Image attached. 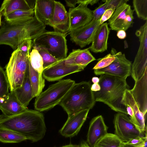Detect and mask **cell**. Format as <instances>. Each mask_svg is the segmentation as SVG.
Masks as SVG:
<instances>
[{
    "instance_id": "obj_15",
    "label": "cell",
    "mask_w": 147,
    "mask_h": 147,
    "mask_svg": "<svg viewBox=\"0 0 147 147\" xmlns=\"http://www.w3.org/2000/svg\"><path fill=\"white\" fill-rule=\"evenodd\" d=\"M89 110L85 109L68 115L66 122L59 130L60 134L66 138L77 135L86 121Z\"/></svg>"
},
{
    "instance_id": "obj_32",
    "label": "cell",
    "mask_w": 147,
    "mask_h": 147,
    "mask_svg": "<svg viewBox=\"0 0 147 147\" xmlns=\"http://www.w3.org/2000/svg\"><path fill=\"white\" fill-rule=\"evenodd\" d=\"M116 52L115 49L112 48L110 53L102 58L97 59L98 61L93 67V69H99L108 66L115 60Z\"/></svg>"
},
{
    "instance_id": "obj_3",
    "label": "cell",
    "mask_w": 147,
    "mask_h": 147,
    "mask_svg": "<svg viewBox=\"0 0 147 147\" xmlns=\"http://www.w3.org/2000/svg\"><path fill=\"white\" fill-rule=\"evenodd\" d=\"M100 90L93 92L95 101L102 102L113 110L128 115L122 100L125 90L129 89L126 80L107 74L100 75Z\"/></svg>"
},
{
    "instance_id": "obj_41",
    "label": "cell",
    "mask_w": 147,
    "mask_h": 147,
    "mask_svg": "<svg viewBox=\"0 0 147 147\" xmlns=\"http://www.w3.org/2000/svg\"><path fill=\"white\" fill-rule=\"evenodd\" d=\"M78 0H65V1L67 6L74 8L75 7L76 5L78 3Z\"/></svg>"
},
{
    "instance_id": "obj_38",
    "label": "cell",
    "mask_w": 147,
    "mask_h": 147,
    "mask_svg": "<svg viewBox=\"0 0 147 147\" xmlns=\"http://www.w3.org/2000/svg\"><path fill=\"white\" fill-rule=\"evenodd\" d=\"M107 3L108 9H112L115 10L119 6L125 3H127V0H106Z\"/></svg>"
},
{
    "instance_id": "obj_23",
    "label": "cell",
    "mask_w": 147,
    "mask_h": 147,
    "mask_svg": "<svg viewBox=\"0 0 147 147\" xmlns=\"http://www.w3.org/2000/svg\"><path fill=\"white\" fill-rule=\"evenodd\" d=\"M26 109L18 100L13 91H10L0 100V109L2 114L6 116L15 115Z\"/></svg>"
},
{
    "instance_id": "obj_7",
    "label": "cell",
    "mask_w": 147,
    "mask_h": 147,
    "mask_svg": "<svg viewBox=\"0 0 147 147\" xmlns=\"http://www.w3.org/2000/svg\"><path fill=\"white\" fill-rule=\"evenodd\" d=\"M29 56L18 49L11 54L5 67L10 91L22 86L28 69Z\"/></svg>"
},
{
    "instance_id": "obj_36",
    "label": "cell",
    "mask_w": 147,
    "mask_h": 147,
    "mask_svg": "<svg viewBox=\"0 0 147 147\" xmlns=\"http://www.w3.org/2000/svg\"><path fill=\"white\" fill-rule=\"evenodd\" d=\"M102 1L104 3L101 4L95 10L92 11L93 20H97L100 19L104 12L108 9L107 3L106 0Z\"/></svg>"
},
{
    "instance_id": "obj_39",
    "label": "cell",
    "mask_w": 147,
    "mask_h": 147,
    "mask_svg": "<svg viewBox=\"0 0 147 147\" xmlns=\"http://www.w3.org/2000/svg\"><path fill=\"white\" fill-rule=\"evenodd\" d=\"M115 10L112 9L106 10L102 16L100 20V25L109 20L112 16Z\"/></svg>"
},
{
    "instance_id": "obj_19",
    "label": "cell",
    "mask_w": 147,
    "mask_h": 147,
    "mask_svg": "<svg viewBox=\"0 0 147 147\" xmlns=\"http://www.w3.org/2000/svg\"><path fill=\"white\" fill-rule=\"evenodd\" d=\"M55 0H36L34 7V16L46 26L51 22L55 8Z\"/></svg>"
},
{
    "instance_id": "obj_14",
    "label": "cell",
    "mask_w": 147,
    "mask_h": 147,
    "mask_svg": "<svg viewBox=\"0 0 147 147\" xmlns=\"http://www.w3.org/2000/svg\"><path fill=\"white\" fill-rule=\"evenodd\" d=\"M68 13L69 23V33L83 26L93 18L92 11L87 6L80 4L77 7L69 8Z\"/></svg>"
},
{
    "instance_id": "obj_27",
    "label": "cell",
    "mask_w": 147,
    "mask_h": 147,
    "mask_svg": "<svg viewBox=\"0 0 147 147\" xmlns=\"http://www.w3.org/2000/svg\"><path fill=\"white\" fill-rule=\"evenodd\" d=\"M27 140L26 138L11 129L0 127V142L3 143H18Z\"/></svg>"
},
{
    "instance_id": "obj_48",
    "label": "cell",
    "mask_w": 147,
    "mask_h": 147,
    "mask_svg": "<svg viewBox=\"0 0 147 147\" xmlns=\"http://www.w3.org/2000/svg\"><path fill=\"white\" fill-rule=\"evenodd\" d=\"M2 98H0V100H1L2 99Z\"/></svg>"
},
{
    "instance_id": "obj_45",
    "label": "cell",
    "mask_w": 147,
    "mask_h": 147,
    "mask_svg": "<svg viewBox=\"0 0 147 147\" xmlns=\"http://www.w3.org/2000/svg\"><path fill=\"white\" fill-rule=\"evenodd\" d=\"M80 147H90L86 142L82 141L80 145Z\"/></svg>"
},
{
    "instance_id": "obj_26",
    "label": "cell",
    "mask_w": 147,
    "mask_h": 147,
    "mask_svg": "<svg viewBox=\"0 0 147 147\" xmlns=\"http://www.w3.org/2000/svg\"><path fill=\"white\" fill-rule=\"evenodd\" d=\"M32 9L26 0H5L1 5L0 11L4 17L17 10Z\"/></svg>"
},
{
    "instance_id": "obj_35",
    "label": "cell",
    "mask_w": 147,
    "mask_h": 147,
    "mask_svg": "<svg viewBox=\"0 0 147 147\" xmlns=\"http://www.w3.org/2000/svg\"><path fill=\"white\" fill-rule=\"evenodd\" d=\"M9 84L5 73L0 66V98H3L9 93Z\"/></svg>"
},
{
    "instance_id": "obj_25",
    "label": "cell",
    "mask_w": 147,
    "mask_h": 147,
    "mask_svg": "<svg viewBox=\"0 0 147 147\" xmlns=\"http://www.w3.org/2000/svg\"><path fill=\"white\" fill-rule=\"evenodd\" d=\"M28 71L33 95L34 98L36 97L42 92L45 85V79L42 74L38 73L33 69L29 61Z\"/></svg>"
},
{
    "instance_id": "obj_34",
    "label": "cell",
    "mask_w": 147,
    "mask_h": 147,
    "mask_svg": "<svg viewBox=\"0 0 147 147\" xmlns=\"http://www.w3.org/2000/svg\"><path fill=\"white\" fill-rule=\"evenodd\" d=\"M41 56L43 61L44 69L58 61L59 59L56 58L45 50L38 47H34Z\"/></svg>"
},
{
    "instance_id": "obj_40",
    "label": "cell",
    "mask_w": 147,
    "mask_h": 147,
    "mask_svg": "<svg viewBox=\"0 0 147 147\" xmlns=\"http://www.w3.org/2000/svg\"><path fill=\"white\" fill-rule=\"evenodd\" d=\"M99 0H78V4L87 6L89 4L91 5L97 3Z\"/></svg>"
},
{
    "instance_id": "obj_42",
    "label": "cell",
    "mask_w": 147,
    "mask_h": 147,
    "mask_svg": "<svg viewBox=\"0 0 147 147\" xmlns=\"http://www.w3.org/2000/svg\"><path fill=\"white\" fill-rule=\"evenodd\" d=\"M117 36L119 38L123 39L126 38V34L125 31L120 30L117 31Z\"/></svg>"
},
{
    "instance_id": "obj_13",
    "label": "cell",
    "mask_w": 147,
    "mask_h": 147,
    "mask_svg": "<svg viewBox=\"0 0 147 147\" xmlns=\"http://www.w3.org/2000/svg\"><path fill=\"white\" fill-rule=\"evenodd\" d=\"M100 20L92 19L83 26L69 32L70 40L81 48L89 45L100 25Z\"/></svg>"
},
{
    "instance_id": "obj_43",
    "label": "cell",
    "mask_w": 147,
    "mask_h": 147,
    "mask_svg": "<svg viewBox=\"0 0 147 147\" xmlns=\"http://www.w3.org/2000/svg\"><path fill=\"white\" fill-rule=\"evenodd\" d=\"M91 90L93 92H96L100 90V87L99 84H93L91 85Z\"/></svg>"
},
{
    "instance_id": "obj_31",
    "label": "cell",
    "mask_w": 147,
    "mask_h": 147,
    "mask_svg": "<svg viewBox=\"0 0 147 147\" xmlns=\"http://www.w3.org/2000/svg\"><path fill=\"white\" fill-rule=\"evenodd\" d=\"M133 4L138 17L147 21V0H134Z\"/></svg>"
},
{
    "instance_id": "obj_9",
    "label": "cell",
    "mask_w": 147,
    "mask_h": 147,
    "mask_svg": "<svg viewBox=\"0 0 147 147\" xmlns=\"http://www.w3.org/2000/svg\"><path fill=\"white\" fill-rule=\"evenodd\" d=\"M114 134L123 142L143 136L126 114L119 113L115 115L113 120Z\"/></svg>"
},
{
    "instance_id": "obj_20",
    "label": "cell",
    "mask_w": 147,
    "mask_h": 147,
    "mask_svg": "<svg viewBox=\"0 0 147 147\" xmlns=\"http://www.w3.org/2000/svg\"><path fill=\"white\" fill-rule=\"evenodd\" d=\"M122 104L127 105L131 108L134 116L129 118L138 129L142 134H145L146 126L145 124V118L140 111L133 96L129 89L125 90L122 100Z\"/></svg>"
},
{
    "instance_id": "obj_28",
    "label": "cell",
    "mask_w": 147,
    "mask_h": 147,
    "mask_svg": "<svg viewBox=\"0 0 147 147\" xmlns=\"http://www.w3.org/2000/svg\"><path fill=\"white\" fill-rule=\"evenodd\" d=\"M122 143L114 134L108 133L93 147H122Z\"/></svg>"
},
{
    "instance_id": "obj_11",
    "label": "cell",
    "mask_w": 147,
    "mask_h": 147,
    "mask_svg": "<svg viewBox=\"0 0 147 147\" xmlns=\"http://www.w3.org/2000/svg\"><path fill=\"white\" fill-rule=\"evenodd\" d=\"M134 10L127 3H125L118 7L108 20L110 29L117 31L123 30L126 31L133 26Z\"/></svg>"
},
{
    "instance_id": "obj_16",
    "label": "cell",
    "mask_w": 147,
    "mask_h": 147,
    "mask_svg": "<svg viewBox=\"0 0 147 147\" xmlns=\"http://www.w3.org/2000/svg\"><path fill=\"white\" fill-rule=\"evenodd\" d=\"M147 69L142 77L135 82L133 88L129 91L139 108L145 117L147 111Z\"/></svg>"
},
{
    "instance_id": "obj_8",
    "label": "cell",
    "mask_w": 147,
    "mask_h": 147,
    "mask_svg": "<svg viewBox=\"0 0 147 147\" xmlns=\"http://www.w3.org/2000/svg\"><path fill=\"white\" fill-rule=\"evenodd\" d=\"M135 34L140 46L131 67L130 75L135 82L142 77L147 68V21L136 30Z\"/></svg>"
},
{
    "instance_id": "obj_10",
    "label": "cell",
    "mask_w": 147,
    "mask_h": 147,
    "mask_svg": "<svg viewBox=\"0 0 147 147\" xmlns=\"http://www.w3.org/2000/svg\"><path fill=\"white\" fill-rule=\"evenodd\" d=\"M131 62L127 59L124 53L116 52L115 60L108 66L94 70L96 75L107 74L126 80L131 74Z\"/></svg>"
},
{
    "instance_id": "obj_37",
    "label": "cell",
    "mask_w": 147,
    "mask_h": 147,
    "mask_svg": "<svg viewBox=\"0 0 147 147\" xmlns=\"http://www.w3.org/2000/svg\"><path fill=\"white\" fill-rule=\"evenodd\" d=\"M32 40L26 39L18 46L17 49L27 54L30 55L32 47Z\"/></svg>"
},
{
    "instance_id": "obj_5",
    "label": "cell",
    "mask_w": 147,
    "mask_h": 147,
    "mask_svg": "<svg viewBox=\"0 0 147 147\" xmlns=\"http://www.w3.org/2000/svg\"><path fill=\"white\" fill-rule=\"evenodd\" d=\"M75 83L71 79L61 80L52 84L36 97L35 109L40 112L49 110L59 104Z\"/></svg>"
},
{
    "instance_id": "obj_22",
    "label": "cell",
    "mask_w": 147,
    "mask_h": 147,
    "mask_svg": "<svg viewBox=\"0 0 147 147\" xmlns=\"http://www.w3.org/2000/svg\"><path fill=\"white\" fill-rule=\"evenodd\" d=\"M89 48L73 49L65 59V63L69 66H78L84 68L90 63L96 60Z\"/></svg>"
},
{
    "instance_id": "obj_29",
    "label": "cell",
    "mask_w": 147,
    "mask_h": 147,
    "mask_svg": "<svg viewBox=\"0 0 147 147\" xmlns=\"http://www.w3.org/2000/svg\"><path fill=\"white\" fill-rule=\"evenodd\" d=\"M34 16V10H19L5 16V20L9 22L22 21Z\"/></svg>"
},
{
    "instance_id": "obj_2",
    "label": "cell",
    "mask_w": 147,
    "mask_h": 147,
    "mask_svg": "<svg viewBox=\"0 0 147 147\" xmlns=\"http://www.w3.org/2000/svg\"><path fill=\"white\" fill-rule=\"evenodd\" d=\"M45 27L34 16L18 22L5 20L0 29V45H9L15 50L24 40L35 39L46 30Z\"/></svg>"
},
{
    "instance_id": "obj_47",
    "label": "cell",
    "mask_w": 147,
    "mask_h": 147,
    "mask_svg": "<svg viewBox=\"0 0 147 147\" xmlns=\"http://www.w3.org/2000/svg\"><path fill=\"white\" fill-rule=\"evenodd\" d=\"M3 14L0 11V26H1L2 24V22L1 21V17L2 16Z\"/></svg>"
},
{
    "instance_id": "obj_46",
    "label": "cell",
    "mask_w": 147,
    "mask_h": 147,
    "mask_svg": "<svg viewBox=\"0 0 147 147\" xmlns=\"http://www.w3.org/2000/svg\"><path fill=\"white\" fill-rule=\"evenodd\" d=\"M61 147H80V145L70 144Z\"/></svg>"
},
{
    "instance_id": "obj_44",
    "label": "cell",
    "mask_w": 147,
    "mask_h": 147,
    "mask_svg": "<svg viewBox=\"0 0 147 147\" xmlns=\"http://www.w3.org/2000/svg\"><path fill=\"white\" fill-rule=\"evenodd\" d=\"M92 81L93 84H98L99 82V78L96 77H94L92 79Z\"/></svg>"
},
{
    "instance_id": "obj_6",
    "label": "cell",
    "mask_w": 147,
    "mask_h": 147,
    "mask_svg": "<svg viewBox=\"0 0 147 147\" xmlns=\"http://www.w3.org/2000/svg\"><path fill=\"white\" fill-rule=\"evenodd\" d=\"M67 34L56 31L43 32L32 40V47L44 49L59 59L67 57Z\"/></svg>"
},
{
    "instance_id": "obj_17",
    "label": "cell",
    "mask_w": 147,
    "mask_h": 147,
    "mask_svg": "<svg viewBox=\"0 0 147 147\" xmlns=\"http://www.w3.org/2000/svg\"><path fill=\"white\" fill-rule=\"evenodd\" d=\"M108 127L101 115L94 117L90 121L87 135L86 142L90 147L95 144L108 133Z\"/></svg>"
},
{
    "instance_id": "obj_21",
    "label": "cell",
    "mask_w": 147,
    "mask_h": 147,
    "mask_svg": "<svg viewBox=\"0 0 147 147\" xmlns=\"http://www.w3.org/2000/svg\"><path fill=\"white\" fill-rule=\"evenodd\" d=\"M108 24L103 23L98 28L92 41L89 49L92 52L97 53H102L107 50L108 40L110 29Z\"/></svg>"
},
{
    "instance_id": "obj_4",
    "label": "cell",
    "mask_w": 147,
    "mask_h": 147,
    "mask_svg": "<svg viewBox=\"0 0 147 147\" xmlns=\"http://www.w3.org/2000/svg\"><path fill=\"white\" fill-rule=\"evenodd\" d=\"M91 85L90 81L75 83L65 95L59 105L68 116L93 108L96 101Z\"/></svg>"
},
{
    "instance_id": "obj_24",
    "label": "cell",
    "mask_w": 147,
    "mask_h": 147,
    "mask_svg": "<svg viewBox=\"0 0 147 147\" xmlns=\"http://www.w3.org/2000/svg\"><path fill=\"white\" fill-rule=\"evenodd\" d=\"M13 91L18 100L27 108L30 101L34 98L29 79L28 68L22 86Z\"/></svg>"
},
{
    "instance_id": "obj_33",
    "label": "cell",
    "mask_w": 147,
    "mask_h": 147,
    "mask_svg": "<svg viewBox=\"0 0 147 147\" xmlns=\"http://www.w3.org/2000/svg\"><path fill=\"white\" fill-rule=\"evenodd\" d=\"M122 147H147V129L145 136H139L123 142Z\"/></svg>"
},
{
    "instance_id": "obj_1",
    "label": "cell",
    "mask_w": 147,
    "mask_h": 147,
    "mask_svg": "<svg viewBox=\"0 0 147 147\" xmlns=\"http://www.w3.org/2000/svg\"><path fill=\"white\" fill-rule=\"evenodd\" d=\"M0 127L18 133L33 142L42 140L47 130L43 114L37 110L28 109L14 115H0Z\"/></svg>"
},
{
    "instance_id": "obj_30",
    "label": "cell",
    "mask_w": 147,
    "mask_h": 147,
    "mask_svg": "<svg viewBox=\"0 0 147 147\" xmlns=\"http://www.w3.org/2000/svg\"><path fill=\"white\" fill-rule=\"evenodd\" d=\"M29 61L33 69L38 73L42 74L43 70L42 58L38 51L33 49L30 52Z\"/></svg>"
},
{
    "instance_id": "obj_18",
    "label": "cell",
    "mask_w": 147,
    "mask_h": 147,
    "mask_svg": "<svg viewBox=\"0 0 147 147\" xmlns=\"http://www.w3.org/2000/svg\"><path fill=\"white\" fill-rule=\"evenodd\" d=\"M55 3L53 18L49 26L52 27L55 31L67 34L69 25L68 12L61 2L55 1Z\"/></svg>"
},
{
    "instance_id": "obj_12",
    "label": "cell",
    "mask_w": 147,
    "mask_h": 147,
    "mask_svg": "<svg viewBox=\"0 0 147 147\" xmlns=\"http://www.w3.org/2000/svg\"><path fill=\"white\" fill-rule=\"evenodd\" d=\"M84 69L80 66L67 65L65 63V59H60L44 69L42 75L49 82L59 81L67 76L81 71Z\"/></svg>"
}]
</instances>
